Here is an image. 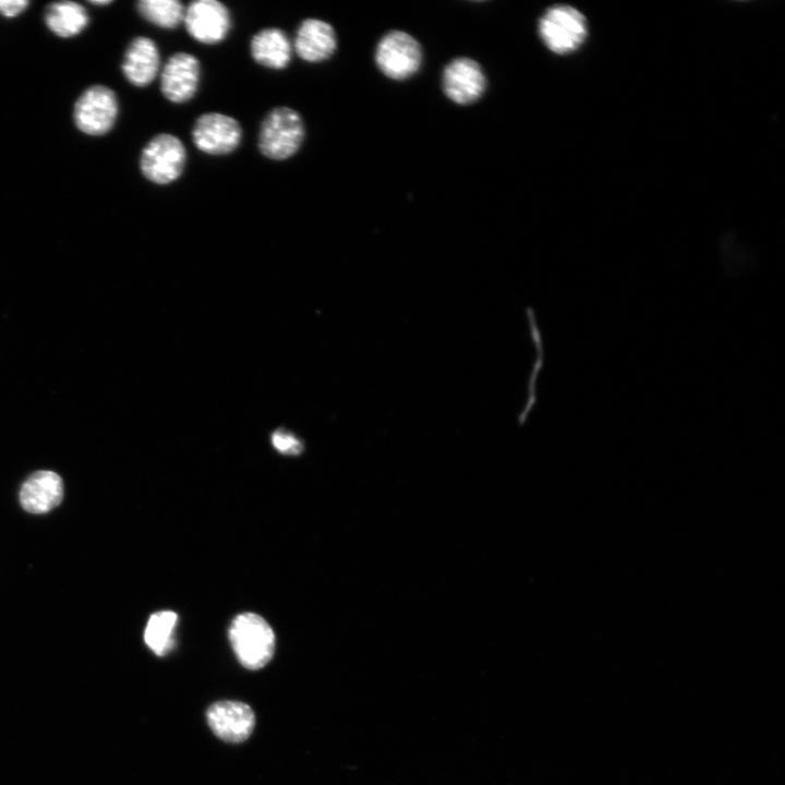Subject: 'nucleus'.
<instances>
[{"mask_svg": "<svg viewBox=\"0 0 785 785\" xmlns=\"http://www.w3.org/2000/svg\"><path fill=\"white\" fill-rule=\"evenodd\" d=\"M305 125L301 114L289 107H275L261 122L257 147L271 160L291 158L301 148Z\"/></svg>", "mask_w": 785, "mask_h": 785, "instance_id": "1", "label": "nucleus"}, {"mask_svg": "<svg viewBox=\"0 0 785 785\" xmlns=\"http://www.w3.org/2000/svg\"><path fill=\"white\" fill-rule=\"evenodd\" d=\"M229 640L239 662L247 669H259L273 657L275 633L257 614L238 615L229 628Z\"/></svg>", "mask_w": 785, "mask_h": 785, "instance_id": "2", "label": "nucleus"}, {"mask_svg": "<svg viewBox=\"0 0 785 785\" xmlns=\"http://www.w3.org/2000/svg\"><path fill=\"white\" fill-rule=\"evenodd\" d=\"M186 157L185 146L178 136L160 133L144 146L141 153L140 168L148 181L166 185L181 177Z\"/></svg>", "mask_w": 785, "mask_h": 785, "instance_id": "3", "label": "nucleus"}, {"mask_svg": "<svg viewBox=\"0 0 785 785\" xmlns=\"http://www.w3.org/2000/svg\"><path fill=\"white\" fill-rule=\"evenodd\" d=\"M539 34L554 53L576 51L585 40L588 24L584 15L570 5L559 4L545 11L539 22Z\"/></svg>", "mask_w": 785, "mask_h": 785, "instance_id": "4", "label": "nucleus"}, {"mask_svg": "<svg viewBox=\"0 0 785 785\" xmlns=\"http://www.w3.org/2000/svg\"><path fill=\"white\" fill-rule=\"evenodd\" d=\"M118 105L112 89L104 85H93L77 98L74 105V123L85 134L104 135L116 122Z\"/></svg>", "mask_w": 785, "mask_h": 785, "instance_id": "5", "label": "nucleus"}, {"mask_svg": "<svg viewBox=\"0 0 785 785\" xmlns=\"http://www.w3.org/2000/svg\"><path fill=\"white\" fill-rule=\"evenodd\" d=\"M192 140L195 147L210 156H225L234 152L242 141L238 120L221 112H205L194 122Z\"/></svg>", "mask_w": 785, "mask_h": 785, "instance_id": "6", "label": "nucleus"}, {"mask_svg": "<svg viewBox=\"0 0 785 785\" xmlns=\"http://www.w3.org/2000/svg\"><path fill=\"white\" fill-rule=\"evenodd\" d=\"M375 61L389 78L404 80L418 72L422 62V50L411 35L392 31L379 40Z\"/></svg>", "mask_w": 785, "mask_h": 785, "instance_id": "7", "label": "nucleus"}, {"mask_svg": "<svg viewBox=\"0 0 785 785\" xmlns=\"http://www.w3.org/2000/svg\"><path fill=\"white\" fill-rule=\"evenodd\" d=\"M183 24L194 40L204 45H216L229 35L232 19L222 2L196 0L185 7Z\"/></svg>", "mask_w": 785, "mask_h": 785, "instance_id": "8", "label": "nucleus"}, {"mask_svg": "<svg viewBox=\"0 0 785 785\" xmlns=\"http://www.w3.org/2000/svg\"><path fill=\"white\" fill-rule=\"evenodd\" d=\"M201 63L189 52L171 55L160 72V90L172 104H185L197 93L201 82Z\"/></svg>", "mask_w": 785, "mask_h": 785, "instance_id": "9", "label": "nucleus"}, {"mask_svg": "<svg viewBox=\"0 0 785 785\" xmlns=\"http://www.w3.org/2000/svg\"><path fill=\"white\" fill-rule=\"evenodd\" d=\"M214 734L228 742H241L250 737L255 724L253 710L240 701H218L206 713Z\"/></svg>", "mask_w": 785, "mask_h": 785, "instance_id": "10", "label": "nucleus"}, {"mask_svg": "<svg viewBox=\"0 0 785 785\" xmlns=\"http://www.w3.org/2000/svg\"><path fill=\"white\" fill-rule=\"evenodd\" d=\"M485 85L482 68L469 58L452 60L443 73V88L446 96L459 105L475 101L483 94Z\"/></svg>", "mask_w": 785, "mask_h": 785, "instance_id": "11", "label": "nucleus"}, {"mask_svg": "<svg viewBox=\"0 0 785 785\" xmlns=\"http://www.w3.org/2000/svg\"><path fill=\"white\" fill-rule=\"evenodd\" d=\"M292 48L305 62L325 61L336 51V32L329 23L323 20L305 19L298 26Z\"/></svg>", "mask_w": 785, "mask_h": 785, "instance_id": "12", "label": "nucleus"}, {"mask_svg": "<svg viewBox=\"0 0 785 785\" xmlns=\"http://www.w3.org/2000/svg\"><path fill=\"white\" fill-rule=\"evenodd\" d=\"M121 68L132 85H149L160 70V53L156 43L145 36L135 37L125 50Z\"/></svg>", "mask_w": 785, "mask_h": 785, "instance_id": "13", "label": "nucleus"}, {"mask_svg": "<svg viewBox=\"0 0 785 785\" xmlns=\"http://www.w3.org/2000/svg\"><path fill=\"white\" fill-rule=\"evenodd\" d=\"M63 496L61 478L48 470L29 475L20 491V503L31 514H45L58 506Z\"/></svg>", "mask_w": 785, "mask_h": 785, "instance_id": "14", "label": "nucleus"}, {"mask_svg": "<svg viewBox=\"0 0 785 785\" xmlns=\"http://www.w3.org/2000/svg\"><path fill=\"white\" fill-rule=\"evenodd\" d=\"M292 44L287 34L278 27H266L255 33L250 41L252 59L271 70L286 69L292 58Z\"/></svg>", "mask_w": 785, "mask_h": 785, "instance_id": "15", "label": "nucleus"}, {"mask_svg": "<svg viewBox=\"0 0 785 785\" xmlns=\"http://www.w3.org/2000/svg\"><path fill=\"white\" fill-rule=\"evenodd\" d=\"M48 28L60 37L78 35L88 24V14L83 5L73 1L50 3L45 11Z\"/></svg>", "mask_w": 785, "mask_h": 785, "instance_id": "16", "label": "nucleus"}, {"mask_svg": "<svg viewBox=\"0 0 785 785\" xmlns=\"http://www.w3.org/2000/svg\"><path fill=\"white\" fill-rule=\"evenodd\" d=\"M136 9L144 20L160 28L174 29L183 24L185 7L179 0H141Z\"/></svg>", "mask_w": 785, "mask_h": 785, "instance_id": "17", "label": "nucleus"}, {"mask_svg": "<svg viewBox=\"0 0 785 785\" xmlns=\"http://www.w3.org/2000/svg\"><path fill=\"white\" fill-rule=\"evenodd\" d=\"M177 620L178 615L172 611L157 612L149 617L144 640L157 655H164L172 648Z\"/></svg>", "mask_w": 785, "mask_h": 785, "instance_id": "18", "label": "nucleus"}, {"mask_svg": "<svg viewBox=\"0 0 785 785\" xmlns=\"http://www.w3.org/2000/svg\"><path fill=\"white\" fill-rule=\"evenodd\" d=\"M273 446L281 454L298 455L302 451L300 440L289 432L278 430L271 435Z\"/></svg>", "mask_w": 785, "mask_h": 785, "instance_id": "19", "label": "nucleus"}, {"mask_svg": "<svg viewBox=\"0 0 785 785\" xmlns=\"http://www.w3.org/2000/svg\"><path fill=\"white\" fill-rule=\"evenodd\" d=\"M28 5L25 0H2L0 1V14L5 17H14L23 13Z\"/></svg>", "mask_w": 785, "mask_h": 785, "instance_id": "20", "label": "nucleus"}, {"mask_svg": "<svg viewBox=\"0 0 785 785\" xmlns=\"http://www.w3.org/2000/svg\"><path fill=\"white\" fill-rule=\"evenodd\" d=\"M89 2L95 5H106L111 3V0H92Z\"/></svg>", "mask_w": 785, "mask_h": 785, "instance_id": "21", "label": "nucleus"}]
</instances>
